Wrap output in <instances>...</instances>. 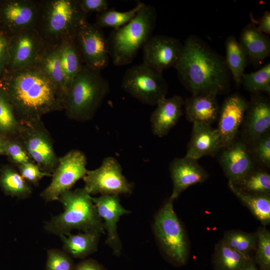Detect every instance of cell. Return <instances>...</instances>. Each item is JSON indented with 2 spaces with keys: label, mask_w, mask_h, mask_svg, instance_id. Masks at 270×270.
Returning a JSON list of instances; mask_svg holds the SVG:
<instances>
[{
  "label": "cell",
  "mask_w": 270,
  "mask_h": 270,
  "mask_svg": "<svg viewBox=\"0 0 270 270\" xmlns=\"http://www.w3.org/2000/svg\"><path fill=\"white\" fill-rule=\"evenodd\" d=\"M0 90L20 122L40 120L49 112L64 110L65 95L36 66L4 70Z\"/></svg>",
  "instance_id": "1"
},
{
  "label": "cell",
  "mask_w": 270,
  "mask_h": 270,
  "mask_svg": "<svg viewBox=\"0 0 270 270\" xmlns=\"http://www.w3.org/2000/svg\"><path fill=\"white\" fill-rule=\"evenodd\" d=\"M175 68L180 82L192 95L217 96L230 88L232 76L224 58L196 35L185 40Z\"/></svg>",
  "instance_id": "2"
},
{
  "label": "cell",
  "mask_w": 270,
  "mask_h": 270,
  "mask_svg": "<svg viewBox=\"0 0 270 270\" xmlns=\"http://www.w3.org/2000/svg\"><path fill=\"white\" fill-rule=\"evenodd\" d=\"M38 3L35 30L46 46H58L74 37L88 20L78 0H44Z\"/></svg>",
  "instance_id": "3"
},
{
  "label": "cell",
  "mask_w": 270,
  "mask_h": 270,
  "mask_svg": "<svg viewBox=\"0 0 270 270\" xmlns=\"http://www.w3.org/2000/svg\"><path fill=\"white\" fill-rule=\"evenodd\" d=\"M58 200L62 204L64 211L45 224L46 232L60 236L70 234L74 230L105 233L104 223L92 196L84 188L64 192Z\"/></svg>",
  "instance_id": "4"
},
{
  "label": "cell",
  "mask_w": 270,
  "mask_h": 270,
  "mask_svg": "<svg viewBox=\"0 0 270 270\" xmlns=\"http://www.w3.org/2000/svg\"><path fill=\"white\" fill-rule=\"evenodd\" d=\"M109 92V83L100 71L84 64L66 95V115L78 122L91 120Z\"/></svg>",
  "instance_id": "5"
},
{
  "label": "cell",
  "mask_w": 270,
  "mask_h": 270,
  "mask_svg": "<svg viewBox=\"0 0 270 270\" xmlns=\"http://www.w3.org/2000/svg\"><path fill=\"white\" fill-rule=\"evenodd\" d=\"M156 16L155 8L144 3L132 20L110 32L106 38L114 65L124 66L134 60L138 50L152 36Z\"/></svg>",
  "instance_id": "6"
},
{
  "label": "cell",
  "mask_w": 270,
  "mask_h": 270,
  "mask_svg": "<svg viewBox=\"0 0 270 270\" xmlns=\"http://www.w3.org/2000/svg\"><path fill=\"white\" fill-rule=\"evenodd\" d=\"M169 198L158 212L154 222L156 236L168 260L176 266L185 264L188 260V239Z\"/></svg>",
  "instance_id": "7"
},
{
  "label": "cell",
  "mask_w": 270,
  "mask_h": 270,
  "mask_svg": "<svg viewBox=\"0 0 270 270\" xmlns=\"http://www.w3.org/2000/svg\"><path fill=\"white\" fill-rule=\"evenodd\" d=\"M121 86L142 103L152 106H156L166 98L168 92V84L162 73L142 63L126 71Z\"/></svg>",
  "instance_id": "8"
},
{
  "label": "cell",
  "mask_w": 270,
  "mask_h": 270,
  "mask_svg": "<svg viewBox=\"0 0 270 270\" xmlns=\"http://www.w3.org/2000/svg\"><path fill=\"white\" fill-rule=\"evenodd\" d=\"M20 122L18 138L30 158L42 171L52 174L58 158L51 136L41 119Z\"/></svg>",
  "instance_id": "9"
},
{
  "label": "cell",
  "mask_w": 270,
  "mask_h": 270,
  "mask_svg": "<svg viewBox=\"0 0 270 270\" xmlns=\"http://www.w3.org/2000/svg\"><path fill=\"white\" fill-rule=\"evenodd\" d=\"M86 158L78 150L69 151L58 158V166L52 174L50 184L40 194L46 202L58 200L60 195L70 188L85 176Z\"/></svg>",
  "instance_id": "10"
},
{
  "label": "cell",
  "mask_w": 270,
  "mask_h": 270,
  "mask_svg": "<svg viewBox=\"0 0 270 270\" xmlns=\"http://www.w3.org/2000/svg\"><path fill=\"white\" fill-rule=\"evenodd\" d=\"M84 188L90 194H128L132 186L122 174L117 160L112 156L105 158L98 168L87 170L83 178Z\"/></svg>",
  "instance_id": "11"
},
{
  "label": "cell",
  "mask_w": 270,
  "mask_h": 270,
  "mask_svg": "<svg viewBox=\"0 0 270 270\" xmlns=\"http://www.w3.org/2000/svg\"><path fill=\"white\" fill-rule=\"evenodd\" d=\"M74 38L84 65L100 71L108 66L110 55L102 28L87 20L78 29Z\"/></svg>",
  "instance_id": "12"
},
{
  "label": "cell",
  "mask_w": 270,
  "mask_h": 270,
  "mask_svg": "<svg viewBox=\"0 0 270 270\" xmlns=\"http://www.w3.org/2000/svg\"><path fill=\"white\" fill-rule=\"evenodd\" d=\"M46 45L35 29L9 37L8 62L4 70L12 71L36 66Z\"/></svg>",
  "instance_id": "13"
},
{
  "label": "cell",
  "mask_w": 270,
  "mask_h": 270,
  "mask_svg": "<svg viewBox=\"0 0 270 270\" xmlns=\"http://www.w3.org/2000/svg\"><path fill=\"white\" fill-rule=\"evenodd\" d=\"M38 12V0L0 2V28L8 38L19 32L35 29Z\"/></svg>",
  "instance_id": "14"
},
{
  "label": "cell",
  "mask_w": 270,
  "mask_h": 270,
  "mask_svg": "<svg viewBox=\"0 0 270 270\" xmlns=\"http://www.w3.org/2000/svg\"><path fill=\"white\" fill-rule=\"evenodd\" d=\"M142 50V64L162 72L176 66L182 56L183 44L178 38L164 35L152 36Z\"/></svg>",
  "instance_id": "15"
},
{
  "label": "cell",
  "mask_w": 270,
  "mask_h": 270,
  "mask_svg": "<svg viewBox=\"0 0 270 270\" xmlns=\"http://www.w3.org/2000/svg\"><path fill=\"white\" fill-rule=\"evenodd\" d=\"M97 212L104 220V230L107 232L106 244L112 250L114 254H120L122 244L117 232V224L120 218L130 212L124 208L120 202L118 195L102 194L92 197Z\"/></svg>",
  "instance_id": "16"
},
{
  "label": "cell",
  "mask_w": 270,
  "mask_h": 270,
  "mask_svg": "<svg viewBox=\"0 0 270 270\" xmlns=\"http://www.w3.org/2000/svg\"><path fill=\"white\" fill-rule=\"evenodd\" d=\"M248 102L240 94H234L226 98L220 110L218 130L222 147H226L234 140L239 127L243 122Z\"/></svg>",
  "instance_id": "17"
},
{
  "label": "cell",
  "mask_w": 270,
  "mask_h": 270,
  "mask_svg": "<svg viewBox=\"0 0 270 270\" xmlns=\"http://www.w3.org/2000/svg\"><path fill=\"white\" fill-rule=\"evenodd\" d=\"M197 160L185 156L176 158L170 162V172L173 188L170 198L173 200L189 186L202 182L208 178L207 172Z\"/></svg>",
  "instance_id": "18"
},
{
  "label": "cell",
  "mask_w": 270,
  "mask_h": 270,
  "mask_svg": "<svg viewBox=\"0 0 270 270\" xmlns=\"http://www.w3.org/2000/svg\"><path fill=\"white\" fill-rule=\"evenodd\" d=\"M220 162L228 181L236 184L253 171L254 165L245 144L238 141L226 146Z\"/></svg>",
  "instance_id": "19"
},
{
  "label": "cell",
  "mask_w": 270,
  "mask_h": 270,
  "mask_svg": "<svg viewBox=\"0 0 270 270\" xmlns=\"http://www.w3.org/2000/svg\"><path fill=\"white\" fill-rule=\"evenodd\" d=\"M184 102L181 96L175 95L164 98L156 105L150 118L151 128L154 135L162 138L168 133L182 115Z\"/></svg>",
  "instance_id": "20"
},
{
  "label": "cell",
  "mask_w": 270,
  "mask_h": 270,
  "mask_svg": "<svg viewBox=\"0 0 270 270\" xmlns=\"http://www.w3.org/2000/svg\"><path fill=\"white\" fill-rule=\"evenodd\" d=\"M244 120V134L252 142L268 132L270 127V104L266 98L256 94L248 102Z\"/></svg>",
  "instance_id": "21"
},
{
  "label": "cell",
  "mask_w": 270,
  "mask_h": 270,
  "mask_svg": "<svg viewBox=\"0 0 270 270\" xmlns=\"http://www.w3.org/2000/svg\"><path fill=\"white\" fill-rule=\"evenodd\" d=\"M221 147V138L217 128H212L210 124L193 123L186 156L198 160L214 154Z\"/></svg>",
  "instance_id": "22"
},
{
  "label": "cell",
  "mask_w": 270,
  "mask_h": 270,
  "mask_svg": "<svg viewBox=\"0 0 270 270\" xmlns=\"http://www.w3.org/2000/svg\"><path fill=\"white\" fill-rule=\"evenodd\" d=\"M217 96L213 94L192 95L186 98L184 106L188 120L210 124L216 118L220 112Z\"/></svg>",
  "instance_id": "23"
},
{
  "label": "cell",
  "mask_w": 270,
  "mask_h": 270,
  "mask_svg": "<svg viewBox=\"0 0 270 270\" xmlns=\"http://www.w3.org/2000/svg\"><path fill=\"white\" fill-rule=\"evenodd\" d=\"M248 59L260 64L270 56V40L267 35L250 23L242 30L238 40Z\"/></svg>",
  "instance_id": "24"
},
{
  "label": "cell",
  "mask_w": 270,
  "mask_h": 270,
  "mask_svg": "<svg viewBox=\"0 0 270 270\" xmlns=\"http://www.w3.org/2000/svg\"><path fill=\"white\" fill-rule=\"evenodd\" d=\"M100 235L96 232L62 235L63 250L73 258H84L96 250Z\"/></svg>",
  "instance_id": "25"
},
{
  "label": "cell",
  "mask_w": 270,
  "mask_h": 270,
  "mask_svg": "<svg viewBox=\"0 0 270 270\" xmlns=\"http://www.w3.org/2000/svg\"><path fill=\"white\" fill-rule=\"evenodd\" d=\"M59 52L66 94L74 79L84 64L74 37L64 40L59 44Z\"/></svg>",
  "instance_id": "26"
},
{
  "label": "cell",
  "mask_w": 270,
  "mask_h": 270,
  "mask_svg": "<svg viewBox=\"0 0 270 270\" xmlns=\"http://www.w3.org/2000/svg\"><path fill=\"white\" fill-rule=\"evenodd\" d=\"M228 186L238 198L250 210L253 216L266 226L270 224V196L258 195L245 192L231 182Z\"/></svg>",
  "instance_id": "27"
},
{
  "label": "cell",
  "mask_w": 270,
  "mask_h": 270,
  "mask_svg": "<svg viewBox=\"0 0 270 270\" xmlns=\"http://www.w3.org/2000/svg\"><path fill=\"white\" fill-rule=\"evenodd\" d=\"M36 66L40 68L66 96V82L60 62L59 45L46 46Z\"/></svg>",
  "instance_id": "28"
},
{
  "label": "cell",
  "mask_w": 270,
  "mask_h": 270,
  "mask_svg": "<svg viewBox=\"0 0 270 270\" xmlns=\"http://www.w3.org/2000/svg\"><path fill=\"white\" fill-rule=\"evenodd\" d=\"M250 257L229 247L220 240L216 245L212 262L214 270H242Z\"/></svg>",
  "instance_id": "29"
},
{
  "label": "cell",
  "mask_w": 270,
  "mask_h": 270,
  "mask_svg": "<svg viewBox=\"0 0 270 270\" xmlns=\"http://www.w3.org/2000/svg\"><path fill=\"white\" fill-rule=\"evenodd\" d=\"M226 64L232 78L238 84H240L248 62L247 56L238 40L234 36H228L224 42Z\"/></svg>",
  "instance_id": "30"
},
{
  "label": "cell",
  "mask_w": 270,
  "mask_h": 270,
  "mask_svg": "<svg viewBox=\"0 0 270 270\" xmlns=\"http://www.w3.org/2000/svg\"><path fill=\"white\" fill-rule=\"evenodd\" d=\"M0 186L8 196L24 199L32 193V188L19 172L9 167L4 166L0 170Z\"/></svg>",
  "instance_id": "31"
},
{
  "label": "cell",
  "mask_w": 270,
  "mask_h": 270,
  "mask_svg": "<svg viewBox=\"0 0 270 270\" xmlns=\"http://www.w3.org/2000/svg\"><path fill=\"white\" fill-rule=\"evenodd\" d=\"M144 4L143 2H138L132 8L126 12H119L113 8H108L96 14L94 24L101 28H118L132 20Z\"/></svg>",
  "instance_id": "32"
},
{
  "label": "cell",
  "mask_w": 270,
  "mask_h": 270,
  "mask_svg": "<svg viewBox=\"0 0 270 270\" xmlns=\"http://www.w3.org/2000/svg\"><path fill=\"white\" fill-rule=\"evenodd\" d=\"M20 125L10 104L0 90V134L6 138L18 137Z\"/></svg>",
  "instance_id": "33"
},
{
  "label": "cell",
  "mask_w": 270,
  "mask_h": 270,
  "mask_svg": "<svg viewBox=\"0 0 270 270\" xmlns=\"http://www.w3.org/2000/svg\"><path fill=\"white\" fill-rule=\"evenodd\" d=\"M223 242L229 247L246 256L255 250L257 242L256 232L248 233L240 230H231L224 232Z\"/></svg>",
  "instance_id": "34"
},
{
  "label": "cell",
  "mask_w": 270,
  "mask_h": 270,
  "mask_svg": "<svg viewBox=\"0 0 270 270\" xmlns=\"http://www.w3.org/2000/svg\"><path fill=\"white\" fill-rule=\"evenodd\" d=\"M234 184L242 190L250 194L270 195V175L263 171H252Z\"/></svg>",
  "instance_id": "35"
},
{
  "label": "cell",
  "mask_w": 270,
  "mask_h": 270,
  "mask_svg": "<svg viewBox=\"0 0 270 270\" xmlns=\"http://www.w3.org/2000/svg\"><path fill=\"white\" fill-rule=\"evenodd\" d=\"M240 84L248 91L258 94L260 92L270 93V63H267L258 70L244 74Z\"/></svg>",
  "instance_id": "36"
},
{
  "label": "cell",
  "mask_w": 270,
  "mask_h": 270,
  "mask_svg": "<svg viewBox=\"0 0 270 270\" xmlns=\"http://www.w3.org/2000/svg\"><path fill=\"white\" fill-rule=\"evenodd\" d=\"M256 232L257 242L253 260L260 270H270V232L262 226Z\"/></svg>",
  "instance_id": "37"
},
{
  "label": "cell",
  "mask_w": 270,
  "mask_h": 270,
  "mask_svg": "<svg viewBox=\"0 0 270 270\" xmlns=\"http://www.w3.org/2000/svg\"><path fill=\"white\" fill-rule=\"evenodd\" d=\"M46 270H74L71 256L64 250L50 249L47 252Z\"/></svg>",
  "instance_id": "38"
},
{
  "label": "cell",
  "mask_w": 270,
  "mask_h": 270,
  "mask_svg": "<svg viewBox=\"0 0 270 270\" xmlns=\"http://www.w3.org/2000/svg\"><path fill=\"white\" fill-rule=\"evenodd\" d=\"M6 156L17 167L24 163L32 162L18 137L8 138Z\"/></svg>",
  "instance_id": "39"
},
{
  "label": "cell",
  "mask_w": 270,
  "mask_h": 270,
  "mask_svg": "<svg viewBox=\"0 0 270 270\" xmlns=\"http://www.w3.org/2000/svg\"><path fill=\"white\" fill-rule=\"evenodd\" d=\"M252 153L254 158L262 164L270 166V134L267 132L252 142Z\"/></svg>",
  "instance_id": "40"
},
{
  "label": "cell",
  "mask_w": 270,
  "mask_h": 270,
  "mask_svg": "<svg viewBox=\"0 0 270 270\" xmlns=\"http://www.w3.org/2000/svg\"><path fill=\"white\" fill-rule=\"evenodd\" d=\"M20 174L28 182L38 186L39 182L45 176H50L52 174L42 171L34 162H30L18 166Z\"/></svg>",
  "instance_id": "41"
},
{
  "label": "cell",
  "mask_w": 270,
  "mask_h": 270,
  "mask_svg": "<svg viewBox=\"0 0 270 270\" xmlns=\"http://www.w3.org/2000/svg\"><path fill=\"white\" fill-rule=\"evenodd\" d=\"M82 10L87 14L90 12L100 14L108 9V2L106 0H78Z\"/></svg>",
  "instance_id": "42"
},
{
  "label": "cell",
  "mask_w": 270,
  "mask_h": 270,
  "mask_svg": "<svg viewBox=\"0 0 270 270\" xmlns=\"http://www.w3.org/2000/svg\"><path fill=\"white\" fill-rule=\"evenodd\" d=\"M8 37L0 33V78L2 76L8 62Z\"/></svg>",
  "instance_id": "43"
},
{
  "label": "cell",
  "mask_w": 270,
  "mask_h": 270,
  "mask_svg": "<svg viewBox=\"0 0 270 270\" xmlns=\"http://www.w3.org/2000/svg\"><path fill=\"white\" fill-rule=\"evenodd\" d=\"M257 29L261 32L268 35L270 34V12L266 10L260 18L258 22Z\"/></svg>",
  "instance_id": "44"
},
{
  "label": "cell",
  "mask_w": 270,
  "mask_h": 270,
  "mask_svg": "<svg viewBox=\"0 0 270 270\" xmlns=\"http://www.w3.org/2000/svg\"><path fill=\"white\" fill-rule=\"evenodd\" d=\"M74 270H104L103 267L92 259L82 260L74 266Z\"/></svg>",
  "instance_id": "45"
},
{
  "label": "cell",
  "mask_w": 270,
  "mask_h": 270,
  "mask_svg": "<svg viewBox=\"0 0 270 270\" xmlns=\"http://www.w3.org/2000/svg\"><path fill=\"white\" fill-rule=\"evenodd\" d=\"M8 138L0 134V155H6Z\"/></svg>",
  "instance_id": "46"
},
{
  "label": "cell",
  "mask_w": 270,
  "mask_h": 270,
  "mask_svg": "<svg viewBox=\"0 0 270 270\" xmlns=\"http://www.w3.org/2000/svg\"><path fill=\"white\" fill-rule=\"evenodd\" d=\"M242 270H258L253 258L248 259Z\"/></svg>",
  "instance_id": "47"
},
{
  "label": "cell",
  "mask_w": 270,
  "mask_h": 270,
  "mask_svg": "<svg viewBox=\"0 0 270 270\" xmlns=\"http://www.w3.org/2000/svg\"><path fill=\"white\" fill-rule=\"evenodd\" d=\"M2 32L1 30H0V33H2Z\"/></svg>",
  "instance_id": "48"
}]
</instances>
